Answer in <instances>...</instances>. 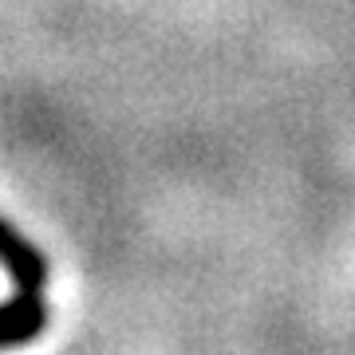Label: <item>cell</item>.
<instances>
[{
  "mask_svg": "<svg viewBox=\"0 0 355 355\" xmlns=\"http://www.w3.org/2000/svg\"><path fill=\"white\" fill-rule=\"evenodd\" d=\"M0 265L12 277V300L0 304V347L36 340L48 324L44 284H48V257L28 241L16 225L0 217Z\"/></svg>",
  "mask_w": 355,
  "mask_h": 355,
  "instance_id": "cell-1",
  "label": "cell"
}]
</instances>
